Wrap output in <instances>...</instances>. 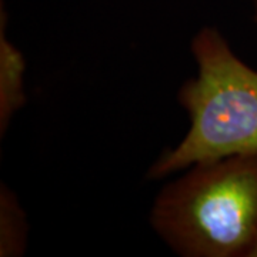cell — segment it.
<instances>
[{
    "label": "cell",
    "mask_w": 257,
    "mask_h": 257,
    "mask_svg": "<svg viewBox=\"0 0 257 257\" xmlns=\"http://www.w3.org/2000/svg\"><path fill=\"white\" fill-rule=\"evenodd\" d=\"M155 199L150 223L183 257H257V155L190 166Z\"/></svg>",
    "instance_id": "cell-1"
},
{
    "label": "cell",
    "mask_w": 257,
    "mask_h": 257,
    "mask_svg": "<svg viewBox=\"0 0 257 257\" xmlns=\"http://www.w3.org/2000/svg\"><path fill=\"white\" fill-rule=\"evenodd\" d=\"M190 50L197 73L177 92L190 126L177 146L150 166L152 180L203 162L257 155V69L244 63L214 28H203Z\"/></svg>",
    "instance_id": "cell-2"
},
{
    "label": "cell",
    "mask_w": 257,
    "mask_h": 257,
    "mask_svg": "<svg viewBox=\"0 0 257 257\" xmlns=\"http://www.w3.org/2000/svg\"><path fill=\"white\" fill-rule=\"evenodd\" d=\"M5 10L0 23V135L9 128L10 121L25 104V70L26 62L20 49L13 45L5 32Z\"/></svg>",
    "instance_id": "cell-3"
},
{
    "label": "cell",
    "mask_w": 257,
    "mask_h": 257,
    "mask_svg": "<svg viewBox=\"0 0 257 257\" xmlns=\"http://www.w3.org/2000/svg\"><path fill=\"white\" fill-rule=\"evenodd\" d=\"M29 224L18 196L6 184L0 186V256H22L28 246Z\"/></svg>",
    "instance_id": "cell-4"
},
{
    "label": "cell",
    "mask_w": 257,
    "mask_h": 257,
    "mask_svg": "<svg viewBox=\"0 0 257 257\" xmlns=\"http://www.w3.org/2000/svg\"><path fill=\"white\" fill-rule=\"evenodd\" d=\"M253 2V15H254V20L257 23V0H251Z\"/></svg>",
    "instance_id": "cell-5"
}]
</instances>
